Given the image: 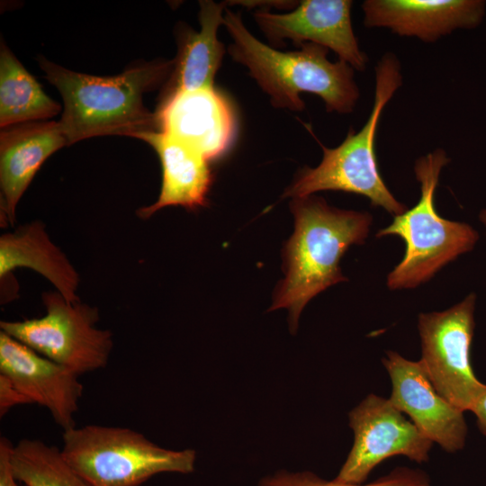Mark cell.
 I'll return each mask as SVG.
<instances>
[{
    "instance_id": "obj_1",
    "label": "cell",
    "mask_w": 486,
    "mask_h": 486,
    "mask_svg": "<svg viewBox=\"0 0 486 486\" xmlns=\"http://www.w3.org/2000/svg\"><path fill=\"white\" fill-rule=\"evenodd\" d=\"M290 207L294 231L284 248L285 276L269 310H288L289 328L294 334L307 303L329 286L346 281L340 259L350 246L364 242L373 217L330 206L313 195L292 199Z\"/></svg>"
},
{
    "instance_id": "obj_2",
    "label": "cell",
    "mask_w": 486,
    "mask_h": 486,
    "mask_svg": "<svg viewBox=\"0 0 486 486\" xmlns=\"http://www.w3.org/2000/svg\"><path fill=\"white\" fill-rule=\"evenodd\" d=\"M39 65L62 96L58 123L68 145L96 136L159 131L158 115L146 108L143 95L170 76L173 60L146 62L113 76L76 72L43 57Z\"/></svg>"
},
{
    "instance_id": "obj_3",
    "label": "cell",
    "mask_w": 486,
    "mask_h": 486,
    "mask_svg": "<svg viewBox=\"0 0 486 486\" xmlns=\"http://www.w3.org/2000/svg\"><path fill=\"white\" fill-rule=\"evenodd\" d=\"M223 25L232 39L230 55L248 68L274 106L301 112L305 104L300 94L311 93L322 99L328 112L354 111L360 96L355 69L340 59L328 60L327 48L307 42L299 50H277L254 37L231 11L225 12Z\"/></svg>"
},
{
    "instance_id": "obj_4",
    "label": "cell",
    "mask_w": 486,
    "mask_h": 486,
    "mask_svg": "<svg viewBox=\"0 0 486 486\" xmlns=\"http://www.w3.org/2000/svg\"><path fill=\"white\" fill-rule=\"evenodd\" d=\"M374 96L371 112L358 130L350 129L336 148L320 143L323 156L315 167L301 170L284 197L303 198L320 191H341L365 196L372 206L393 216L408 208L386 186L379 171L375 140L384 108L402 85L401 66L397 56L387 52L375 66Z\"/></svg>"
},
{
    "instance_id": "obj_5",
    "label": "cell",
    "mask_w": 486,
    "mask_h": 486,
    "mask_svg": "<svg viewBox=\"0 0 486 486\" xmlns=\"http://www.w3.org/2000/svg\"><path fill=\"white\" fill-rule=\"evenodd\" d=\"M449 161L441 148L419 157L414 164L420 186L418 202L394 216L392 222L376 234L378 238L398 236L405 243L401 261L387 276L391 290L420 285L446 265L472 250L478 242L479 233L471 225L445 219L436 210V189L441 171Z\"/></svg>"
},
{
    "instance_id": "obj_6",
    "label": "cell",
    "mask_w": 486,
    "mask_h": 486,
    "mask_svg": "<svg viewBox=\"0 0 486 486\" xmlns=\"http://www.w3.org/2000/svg\"><path fill=\"white\" fill-rule=\"evenodd\" d=\"M61 454L91 486H140L162 472L194 471V449L164 448L122 427L86 425L63 432Z\"/></svg>"
},
{
    "instance_id": "obj_7",
    "label": "cell",
    "mask_w": 486,
    "mask_h": 486,
    "mask_svg": "<svg viewBox=\"0 0 486 486\" xmlns=\"http://www.w3.org/2000/svg\"><path fill=\"white\" fill-rule=\"evenodd\" d=\"M46 313L19 321L2 320L1 331L78 376L106 366L113 346L110 330L95 327L96 307L68 302L58 292L41 295Z\"/></svg>"
},
{
    "instance_id": "obj_8",
    "label": "cell",
    "mask_w": 486,
    "mask_h": 486,
    "mask_svg": "<svg viewBox=\"0 0 486 486\" xmlns=\"http://www.w3.org/2000/svg\"><path fill=\"white\" fill-rule=\"evenodd\" d=\"M475 306L476 294L472 292L446 310L418 317L419 360L426 374L436 390L464 412L472 410L486 389L471 364Z\"/></svg>"
},
{
    "instance_id": "obj_9",
    "label": "cell",
    "mask_w": 486,
    "mask_h": 486,
    "mask_svg": "<svg viewBox=\"0 0 486 486\" xmlns=\"http://www.w3.org/2000/svg\"><path fill=\"white\" fill-rule=\"evenodd\" d=\"M348 421L354 442L334 478L338 482L363 484L392 456H405L417 464L429 460L434 443L389 398L367 395L349 411Z\"/></svg>"
},
{
    "instance_id": "obj_10",
    "label": "cell",
    "mask_w": 486,
    "mask_h": 486,
    "mask_svg": "<svg viewBox=\"0 0 486 486\" xmlns=\"http://www.w3.org/2000/svg\"><path fill=\"white\" fill-rule=\"evenodd\" d=\"M382 362L391 379L389 399L393 405L446 452L462 450L468 434L464 411L436 390L420 360H410L389 350Z\"/></svg>"
},
{
    "instance_id": "obj_11",
    "label": "cell",
    "mask_w": 486,
    "mask_h": 486,
    "mask_svg": "<svg viewBox=\"0 0 486 486\" xmlns=\"http://www.w3.org/2000/svg\"><path fill=\"white\" fill-rule=\"evenodd\" d=\"M350 0H303L289 13L259 9L254 18L266 38L278 45L291 40L297 45L311 42L333 50L356 70L368 63L355 35Z\"/></svg>"
},
{
    "instance_id": "obj_12",
    "label": "cell",
    "mask_w": 486,
    "mask_h": 486,
    "mask_svg": "<svg viewBox=\"0 0 486 486\" xmlns=\"http://www.w3.org/2000/svg\"><path fill=\"white\" fill-rule=\"evenodd\" d=\"M0 374L32 403L47 408L63 431L76 427L84 389L77 374L1 330Z\"/></svg>"
},
{
    "instance_id": "obj_13",
    "label": "cell",
    "mask_w": 486,
    "mask_h": 486,
    "mask_svg": "<svg viewBox=\"0 0 486 486\" xmlns=\"http://www.w3.org/2000/svg\"><path fill=\"white\" fill-rule=\"evenodd\" d=\"M156 113L160 132L208 161L226 152L234 138L231 107L213 86L175 93Z\"/></svg>"
},
{
    "instance_id": "obj_14",
    "label": "cell",
    "mask_w": 486,
    "mask_h": 486,
    "mask_svg": "<svg viewBox=\"0 0 486 486\" xmlns=\"http://www.w3.org/2000/svg\"><path fill=\"white\" fill-rule=\"evenodd\" d=\"M364 24L403 37L435 42L459 29H474L484 19V0H366Z\"/></svg>"
},
{
    "instance_id": "obj_15",
    "label": "cell",
    "mask_w": 486,
    "mask_h": 486,
    "mask_svg": "<svg viewBox=\"0 0 486 486\" xmlns=\"http://www.w3.org/2000/svg\"><path fill=\"white\" fill-rule=\"evenodd\" d=\"M68 140L58 122L13 125L0 134L1 224L14 225L18 202L45 160Z\"/></svg>"
},
{
    "instance_id": "obj_16",
    "label": "cell",
    "mask_w": 486,
    "mask_h": 486,
    "mask_svg": "<svg viewBox=\"0 0 486 486\" xmlns=\"http://www.w3.org/2000/svg\"><path fill=\"white\" fill-rule=\"evenodd\" d=\"M137 139L154 148L162 167V184L158 200L138 211L140 218L148 219L166 206L196 210L206 205L212 182L206 158L160 131L145 133Z\"/></svg>"
},
{
    "instance_id": "obj_17",
    "label": "cell",
    "mask_w": 486,
    "mask_h": 486,
    "mask_svg": "<svg viewBox=\"0 0 486 486\" xmlns=\"http://www.w3.org/2000/svg\"><path fill=\"white\" fill-rule=\"evenodd\" d=\"M17 267L31 268L40 274L68 302H80L78 273L51 241L41 221H31L0 237L1 279Z\"/></svg>"
},
{
    "instance_id": "obj_18",
    "label": "cell",
    "mask_w": 486,
    "mask_h": 486,
    "mask_svg": "<svg viewBox=\"0 0 486 486\" xmlns=\"http://www.w3.org/2000/svg\"><path fill=\"white\" fill-rule=\"evenodd\" d=\"M227 4L200 1V31L181 26L177 33L178 51L165 91V98L181 92L213 86L214 76L224 54V46L217 38L223 24ZM164 98V99H165Z\"/></svg>"
},
{
    "instance_id": "obj_19",
    "label": "cell",
    "mask_w": 486,
    "mask_h": 486,
    "mask_svg": "<svg viewBox=\"0 0 486 486\" xmlns=\"http://www.w3.org/2000/svg\"><path fill=\"white\" fill-rule=\"evenodd\" d=\"M58 103L48 96L5 43L0 48V127L41 122L57 115Z\"/></svg>"
},
{
    "instance_id": "obj_20",
    "label": "cell",
    "mask_w": 486,
    "mask_h": 486,
    "mask_svg": "<svg viewBox=\"0 0 486 486\" xmlns=\"http://www.w3.org/2000/svg\"><path fill=\"white\" fill-rule=\"evenodd\" d=\"M14 476L28 486H91L64 459L61 450L38 439L23 438L12 448Z\"/></svg>"
},
{
    "instance_id": "obj_21",
    "label": "cell",
    "mask_w": 486,
    "mask_h": 486,
    "mask_svg": "<svg viewBox=\"0 0 486 486\" xmlns=\"http://www.w3.org/2000/svg\"><path fill=\"white\" fill-rule=\"evenodd\" d=\"M256 486H435L428 474L407 466H398L378 479L363 484H346L325 480L310 471L278 470L262 477Z\"/></svg>"
},
{
    "instance_id": "obj_22",
    "label": "cell",
    "mask_w": 486,
    "mask_h": 486,
    "mask_svg": "<svg viewBox=\"0 0 486 486\" xmlns=\"http://www.w3.org/2000/svg\"><path fill=\"white\" fill-rule=\"evenodd\" d=\"M30 400L23 395L5 375L0 374V416L15 405L31 404Z\"/></svg>"
},
{
    "instance_id": "obj_23",
    "label": "cell",
    "mask_w": 486,
    "mask_h": 486,
    "mask_svg": "<svg viewBox=\"0 0 486 486\" xmlns=\"http://www.w3.org/2000/svg\"><path fill=\"white\" fill-rule=\"evenodd\" d=\"M14 445L5 436L0 438V486H28L24 483L20 484L19 481L14 476L10 455Z\"/></svg>"
},
{
    "instance_id": "obj_24",
    "label": "cell",
    "mask_w": 486,
    "mask_h": 486,
    "mask_svg": "<svg viewBox=\"0 0 486 486\" xmlns=\"http://www.w3.org/2000/svg\"><path fill=\"white\" fill-rule=\"evenodd\" d=\"M471 412L476 418L477 426L481 433L486 436V389L474 404Z\"/></svg>"
},
{
    "instance_id": "obj_25",
    "label": "cell",
    "mask_w": 486,
    "mask_h": 486,
    "mask_svg": "<svg viewBox=\"0 0 486 486\" xmlns=\"http://www.w3.org/2000/svg\"><path fill=\"white\" fill-rule=\"evenodd\" d=\"M480 221L484 225L486 229V208L482 209L479 214Z\"/></svg>"
}]
</instances>
